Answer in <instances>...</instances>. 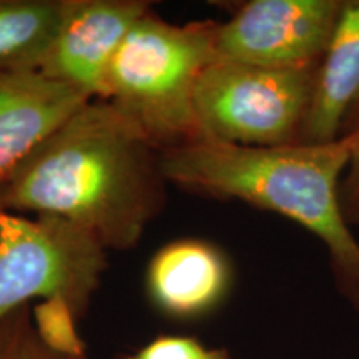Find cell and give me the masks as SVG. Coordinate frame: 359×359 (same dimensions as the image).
<instances>
[{
    "label": "cell",
    "instance_id": "3957f363",
    "mask_svg": "<svg viewBox=\"0 0 359 359\" xmlns=\"http://www.w3.org/2000/svg\"><path fill=\"white\" fill-rule=\"evenodd\" d=\"M217 22L173 25L147 13L111 60L103 100L132 118L160 150L198 137L193 97L217 60Z\"/></svg>",
    "mask_w": 359,
    "mask_h": 359
},
{
    "label": "cell",
    "instance_id": "8fae6325",
    "mask_svg": "<svg viewBox=\"0 0 359 359\" xmlns=\"http://www.w3.org/2000/svg\"><path fill=\"white\" fill-rule=\"evenodd\" d=\"M64 11L65 0H0V72H39Z\"/></svg>",
    "mask_w": 359,
    "mask_h": 359
},
{
    "label": "cell",
    "instance_id": "277c9868",
    "mask_svg": "<svg viewBox=\"0 0 359 359\" xmlns=\"http://www.w3.org/2000/svg\"><path fill=\"white\" fill-rule=\"evenodd\" d=\"M318 65L280 69L217 58L195 87L198 137L241 147L302 143Z\"/></svg>",
    "mask_w": 359,
    "mask_h": 359
},
{
    "label": "cell",
    "instance_id": "5bb4252c",
    "mask_svg": "<svg viewBox=\"0 0 359 359\" xmlns=\"http://www.w3.org/2000/svg\"><path fill=\"white\" fill-rule=\"evenodd\" d=\"M349 145V163L341 182V203L351 226H359V114L343 135Z\"/></svg>",
    "mask_w": 359,
    "mask_h": 359
},
{
    "label": "cell",
    "instance_id": "ba28073f",
    "mask_svg": "<svg viewBox=\"0 0 359 359\" xmlns=\"http://www.w3.org/2000/svg\"><path fill=\"white\" fill-rule=\"evenodd\" d=\"M87 102L37 70L0 72V185Z\"/></svg>",
    "mask_w": 359,
    "mask_h": 359
},
{
    "label": "cell",
    "instance_id": "9c48e42d",
    "mask_svg": "<svg viewBox=\"0 0 359 359\" xmlns=\"http://www.w3.org/2000/svg\"><path fill=\"white\" fill-rule=\"evenodd\" d=\"M230 283V264L222 251L193 240L160 250L147 275L151 303L177 320H191L212 311L224 299Z\"/></svg>",
    "mask_w": 359,
    "mask_h": 359
},
{
    "label": "cell",
    "instance_id": "7c38bea8",
    "mask_svg": "<svg viewBox=\"0 0 359 359\" xmlns=\"http://www.w3.org/2000/svg\"><path fill=\"white\" fill-rule=\"evenodd\" d=\"M0 359H90L50 343L40 333L30 304L13 309L0 320Z\"/></svg>",
    "mask_w": 359,
    "mask_h": 359
},
{
    "label": "cell",
    "instance_id": "6da1fadb",
    "mask_svg": "<svg viewBox=\"0 0 359 359\" xmlns=\"http://www.w3.org/2000/svg\"><path fill=\"white\" fill-rule=\"evenodd\" d=\"M161 150L107 100H88L0 185V210L52 215L105 248L138 243L163 203Z\"/></svg>",
    "mask_w": 359,
    "mask_h": 359
},
{
    "label": "cell",
    "instance_id": "7a4b0ae2",
    "mask_svg": "<svg viewBox=\"0 0 359 359\" xmlns=\"http://www.w3.org/2000/svg\"><path fill=\"white\" fill-rule=\"evenodd\" d=\"M348 163L344 138L241 147L196 137L161 150V172L170 182L278 213L316 236L336 291L359 313V240L341 203Z\"/></svg>",
    "mask_w": 359,
    "mask_h": 359
},
{
    "label": "cell",
    "instance_id": "5b68a950",
    "mask_svg": "<svg viewBox=\"0 0 359 359\" xmlns=\"http://www.w3.org/2000/svg\"><path fill=\"white\" fill-rule=\"evenodd\" d=\"M105 246L79 224L52 215L0 210V320L32 299L64 303L85 316L107 268Z\"/></svg>",
    "mask_w": 359,
    "mask_h": 359
},
{
    "label": "cell",
    "instance_id": "52a82bcc",
    "mask_svg": "<svg viewBox=\"0 0 359 359\" xmlns=\"http://www.w3.org/2000/svg\"><path fill=\"white\" fill-rule=\"evenodd\" d=\"M148 13L137 0H65L55 39L39 72L88 100H103L116 50Z\"/></svg>",
    "mask_w": 359,
    "mask_h": 359
},
{
    "label": "cell",
    "instance_id": "4fadbf2b",
    "mask_svg": "<svg viewBox=\"0 0 359 359\" xmlns=\"http://www.w3.org/2000/svg\"><path fill=\"white\" fill-rule=\"evenodd\" d=\"M122 359H230L226 349L208 348L190 336H158Z\"/></svg>",
    "mask_w": 359,
    "mask_h": 359
},
{
    "label": "cell",
    "instance_id": "30bf717a",
    "mask_svg": "<svg viewBox=\"0 0 359 359\" xmlns=\"http://www.w3.org/2000/svg\"><path fill=\"white\" fill-rule=\"evenodd\" d=\"M359 114V0H343L333 37L314 77L303 143L343 138Z\"/></svg>",
    "mask_w": 359,
    "mask_h": 359
},
{
    "label": "cell",
    "instance_id": "8992f818",
    "mask_svg": "<svg viewBox=\"0 0 359 359\" xmlns=\"http://www.w3.org/2000/svg\"><path fill=\"white\" fill-rule=\"evenodd\" d=\"M343 0H251L217 27V55L262 67L318 65Z\"/></svg>",
    "mask_w": 359,
    "mask_h": 359
}]
</instances>
